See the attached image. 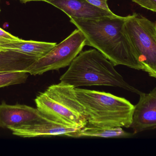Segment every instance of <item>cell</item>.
<instances>
[{"instance_id":"cell-1","label":"cell","mask_w":156,"mask_h":156,"mask_svg":"<svg viewBox=\"0 0 156 156\" xmlns=\"http://www.w3.org/2000/svg\"><path fill=\"white\" fill-rule=\"evenodd\" d=\"M126 18L115 14L90 19L70 18V22L84 34L86 45L96 49L114 66L143 70L124 30Z\"/></svg>"},{"instance_id":"cell-2","label":"cell","mask_w":156,"mask_h":156,"mask_svg":"<svg viewBox=\"0 0 156 156\" xmlns=\"http://www.w3.org/2000/svg\"><path fill=\"white\" fill-rule=\"evenodd\" d=\"M59 80L75 88L111 86L122 88L139 95L142 93L126 82L115 70L112 63L96 49L81 51Z\"/></svg>"},{"instance_id":"cell-3","label":"cell","mask_w":156,"mask_h":156,"mask_svg":"<svg viewBox=\"0 0 156 156\" xmlns=\"http://www.w3.org/2000/svg\"><path fill=\"white\" fill-rule=\"evenodd\" d=\"M89 125L101 128H130L135 105L122 97L103 92L75 88Z\"/></svg>"},{"instance_id":"cell-4","label":"cell","mask_w":156,"mask_h":156,"mask_svg":"<svg viewBox=\"0 0 156 156\" xmlns=\"http://www.w3.org/2000/svg\"><path fill=\"white\" fill-rule=\"evenodd\" d=\"M35 102L37 109L49 120L79 129L88 123L75 88L71 85L61 82L51 85L37 96Z\"/></svg>"},{"instance_id":"cell-5","label":"cell","mask_w":156,"mask_h":156,"mask_svg":"<svg viewBox=\"0 0 156 156\" xmlns=\"http://www.w3.org/2000/svg\"><path fill=\"white\" fill-rule=\"evenodd\" d=\"M124 30L144 67L143 71L156 78V24L133 13L126 16Z\"/></svg>"},{"instance_id":"cell-6","label":"cell","mask_w":156,"mask_h":156,"mask_svg":"<svg viewBox=\"0 0 156 156\" xmlns=\"http://www.w3.org/2000/svg\"><path fill=\"white\" fill-rule=\"evenodd\" d=\"M85 45L86 38L77 28L46 55L37 60L27 69V72L32 75H40L49 71L58 70L69 66Z\"/></svg>"},{"instance_id":"cell-7","label":"cell","mask_w":156,"mask_h":156,"mask_svg":"<svg viewBox=\"0 0 156 156\" xmlns=\"http://www.w3.org/2000/svg\"><path fill=\"white\" fill-rule=\"evenodd\" d=\"M37 109L26 105L0 104V127L9 128L48 121ZM51 121V120H50Z\"/></svg>"},{"instance_id":"cell-8","label":"cell","mask_w":156,"mask_h":156,"mask_svg":"<svg viewBox=\"0 0 156 156\" xmlns=\"http://www.w3.org/2000/svg\"><path fill=\"white\" fill-rule=\"evenodd\" d=\"M139 96V101L135 105L130 126L134 134L156 129V87L149 93H142Z\"/></svg>"},{"instance_id":"cell-9","label":"cell","mask_w":156,"mask_h":156,"mask_svg":"<svg viewBox=\"0 0 156 156\" xmlns=\"http://www.w3.org/2000/svg\"><path fill=\"white\" fill-rule=\"evenodd\" d=\"M9 129L12 131L14 135L24 138H31L56 136H66L71 137L73 134L81 129L66 126L54 121L48 120L23 125Z\"/></svg>"},{"instance_id":"cell-10","label":"cell","mask_w":156,"mask_h":156,"mask_svg":"<svg viewBox=\"0 0 156 156\" xmlns=\"http://www.w3.org/2000/svg\"><path fill=\"white\" fill-rule=\"evenodd\" d=\"M45 2L60 9L70 18L90 19L115 14L94 6L86 0H45Z\"/></svg>"},{"instance_id":"cell-11","label":"cell","mask_w":156,"mask_h":156,"mask_svg":"<svg viewBox=\"0 0 156 156\" xmlns=\"http://www.w3.org/2000/svg\"><path fill=\"white\" fill-rule=\"evenodd\" d=\"M38 58L18 51L0 49V72L26 71Z\"/></svg>"},{"instance_id":"cell-12","label":"cell","mask_w":156,"mask_h":156,"mask_svg":"<svg viewBox=\"0 0 156 156\" xmlns=\"http://www.w3.org/2000/svg\"><path fill=\"white\" fill-rule=\"evenodd\" d=\"M56 45V43L20 39L19 41L1 47L0 49L15 50L39 59L46 55Z\"/></svg>"},{"instance_id":"cell-13","label":"cell","mask_w":156,"mask_h":156,"mask_svg":"<svg viewBox=\"0 0 156 156\" xmlns=\"http://www.w3.org/2000/svg\"><path fill=\"white\" fill-rule=\"evenodd\" d=\"M133 133L127 132L122 127L101 128L89 125L80 129L73 134L71 137H97L103 138H129L134 135Z\"/></svg>"},{"instance_id":"cell-14","label":"cell","mask_w":156,"mask_h":156,"mask_svg":"<svg viewBox=\"0 0 156 156\" xmlns=\"http://www.w3.org/2000/svg\"><path fill=\"white\" fill-rule=\"evenodd\" d=\"M28 77L26 71L0 72V88L25 83Z\"/></svg>"},{"instance_id":"cell-15","label":"cell","mask_w":156,"mask_h":156,"mask_svg":"<svg viewBox=\"0 0 156 156\" xmlns=\"http://www.w3.org/2000/svg\"><path fill=\"white\" fill-rule=\"evenodd\" d=\"M20 40V38H19L12 35L0 27V47L6 44L16 42Z\"/></svg>"},{"instance_id":"cell-16","label":"cell","mask_w":156,"mask_h":156,"mask_svg":"<svg viewBox=\"0 0 156 156\" xmlns=\"http://www.w3.org/2000/svg\"><path fill=\"white\" fill-rule=\"evenodd\" d=\"M142 7L156 13V0H132Z\"/></svg>"},{"instance_id":"cell-17","label":"cell","mask_w":156,"mask_h":156,"mask_svg":"<svg viewBox=\"0 0 156 156\" xmlns=\"http://www.w3.org/2000/svg\"><path fill=\"white\" fill-rule=\"evenodd\" d=\"M88 2L98 8L106 10L109 12H112L107 4L108 0H86Z\"/></svg>"},{"instance_id":"cell-18","label":"cell","mask_w":156,"mask_h":156,"mask_svg":"<svg viewBox=\"0 0 156 156\" xmlns=\"http://www.w3.org/2000/svg\"><path fill=\"white\" fill-rule=\"evenodd\" d=\"M19 2L23 3H26L31 2H45V0H18Z\"/></svg>"},{"instance_id":"cell-19","label":"cell","mask_w":156,"mask_h":156,"mask_svg":"<svg viewBox=\"0 0 156 156\" xmlns=\"http://www.w3.org/2000/svg\"><path fill=\"white\" fill-rule=\"evenodd\" d=\"M0 12H1V8H0Z\"/></svg>"},{"instance_id":"cell-20","label":"cell","mask_w":156,"mask_h":156,"mask_svg":"<svg viewBox=\"0 0 156 156\" xmlns=\"http://www.w3.org/2000/svg\"></svg>"}]
</instances>
